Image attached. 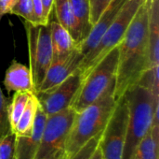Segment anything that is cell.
Returning a JSON list of instances; mask_svg holds the SVG:
<instances>
[{
    "label": "cell",
    "mask_w": 159,
    "mask_h": 159,
    "mask_svg": "<svg viewBox=\"0 0 159 159\" xmlns=\"http://www.w3.org/2000/svg\"><path fill=\"white\" fill-rule=\"evenodd\" d=\"M151 0L140 7L119 43L114 96L116 100L148 70V19Z\"/></svg>",
    "instance_id": "obj_1"
},
{
    "label": "cell",
    "mask_w": 159,
    "mask_h": 159,
    "mask_svg": "<svg viewBox=\"0 0 159 159\" xmlns=\"http://www.w3.org/2000/svg\"><path fill=\"white\" fill-rule=\"evenodd\" d=\"M124 97L129 110L126 142L122 159H131L142 139L158 123L159 96L144 83L138 82L130 86Z\"/></svg>",
    "instance_id": "obj_2"
},
{
    "label": "cell",
    "mask_w": 159,
    "mask_h": 159,
    "mask_svg": "<svg viewBox=\"0 0 159 159\" xmlns=\"http://www.w3.org/2000/svg\"><path fill=\"white\" fill-rule=\"evenodd\" d=\"M114 91L115 84L99 100L75 113L64 147V153L68 157L77 152L91 138L103 131L117 102Z\"/></svg>",
    "instance_id": "obj_3"
},
{
    "label": "cell",
    "mask_w": 159,
    "mask_h": 159,
    "mask_svg": "<svg viewBox=\"0 0 159 159\" xmlns=\"http://www.w3.org/2000/svg\"><path fill=\"white\" fill-rule=\"evenodd\" d=\"M119 45L111 50L97 65L83 75V81L71 108L79 112L99 100L115 84Z\"/></svg>",
    "instance_id": "obj_4"
},
{
    "label": "cell",
    "mask_w": 159,
    "mask_h": 159,
    "mask_svg": "<svg viewBox=\"0 0 159 159\" xmlns=\"http://www.w3.org/2000/svg\"><path fill=\"white\" fill-rule=\"evenodd\" d=\"M143 2L144 0L126 1L116 18L103 34L97 46L84 56L78 68L83 75L97 65L111 50L119 45L129 24Z\"/></svg>",
    "instance_id": "obj_5"
},
{
    "label": "cell",
    "mask_w": 159,
    "mask_h": 159,
    "mask_svg": "<svg viewBox=\"0 0 159 159\" xmlns=\"http://www.w3.org/2000/svg\"><path fill=\"white\" fill-rule=\"evenodd\" d=\"M24 27L28 42L29 68L37 93L53 59L50 28L49 23L35 25L28 22H24Z\"/></svg>",
    "instance_id": "obj_6"
},
{
    "label": "cell",
    "mask_w": 159,
    "mask_h": 159,
    "mask_svg": "<svg viewBox=\"0 0 159 159\" xmlns=\"http://www.w3.org/2000/svg\"><path fill=\"white\" fill-rule=\"evenodd\" d=\"M129 110L124 96L116 102V108L104 127L99 147L103 159H122L126 142Z\"/></svg>",
    "instance_id": "obj_7"
},
{
    "label": "cell",
    "mask_w": 159,
    "mask_h": 159,
    "mask_svg": "<svg viewBox=\"0 0 159 159\" xmlns=\"http://www.w3.org/2000/svg\"><path fill=\"white\" fill-rule=\"evenodd\" d=\"M75 112L67 108L47 118L41 143L34 159H48L60 151H64L65 143L72 128Z\"/></svg>",
    "instance_id": "obj_8"
},
{
    "label": "cell",
    "mask_w": 159,
    "mask_h": 159,
    "mask_svg": "<svg viewBox=\"0 0 159 159\" xmlns=\"http://www.w3.org/2000/svg\"><path fill=\"white\" fill-rule=\"evenodd\" d=\"M83 81L82 72L77 69L56 87L43 93H37L39 104L47 116L55 114L71 107Z\"/></svg>",
    "instance_id": "obj_9"
},
{
    "label": "cell",
    "mask_w": 159,
    "mask_h": 159,
    "mask_svg": "<svg viewBox=\"0 0 159 159\" xmlns=\"http://www.w3.org/2000/svg\"><path fill=\"white\" fill-rule=\"evenodd\" d=\"M83 58L84 55L81 53L77 46L66 57L52 62L37 90V93H43L51 90L65 81L79 68Z\"/></svg>",
    "instance_id": "obj_10"
},
{
    "label": "cell",
    "mask_w": 159,
    "mask_h": 159,
    "mask_svg": "<svg viewBox=\"0 0 159 159\" xmlns=\"http://www.w3.org/2000/svg\"><path fill=\"white\" fill-rule=\"evenodd\" d=\"M47 118V114L39 104L31 132L28 135L16 136L15 138V158L34 159L41 143Z\"/></svg>",
    "instance_id": "obj_11"
},
{
    "label": "cell",
    "mask_w": 159,
    "mask_h": 159,
    "mask_svg": "<svg viewBox=\"0 0 159 159\" xmlns=\"http://www.w3.org/2000/svg\"><path fill=\"white\" fill-rule=\"evenodd\" d=\"M126 1L127 0H112L106 9L102 12L99 20L96 22V23L92 25L88 37L81 43L77 44L81 53L84 56L97 46L103 34L116 18L118 12L120 11Z\"/></svg>",
    "instance_id": "obj_12"
},
{
    "label": "cell",
    "mask_w": 159,
    "mask_h": 159,
    "mask_svg": "<svg viewBox=\"0 0 159 159\" xmlns=\"http://www.w3.org/2000/svg\"><path fill=\"white\" fill-rule=\"evenodd\" d=\"M4 85L8 93L14 91L36 95L29 67L18 63L16 60L12 61L6 71Z\"/></svg>",
    "instance_id": "obj_13"
},
{
    "label": "cell",
    "mask_w": 159,
    "mask_h": 159,
    "mask_svg": "<svg viewBox=\"0 0 159 159\" xmlns=\"http://www.w3.org/2000/svg\"><path fill=\"white\" fill-rule=\"evenodd\" d=\"M48 23L50 28V39L53 54L52 62H54L70 54L77 47V44L70 33L56 20L49 19Z\"/></svg>",
    "instance_id": "obj_14"
},
{
    "label": "cell",
    "mask_w": 159,
    "mask_h": 159,
    "mask_svg": "<svg viewBox=\"0 0 159 159\" xmlns=\"http://www.w3.org/2000/svg\"><path fill=\"white\" fill-rule=\"evenodd\" d=\"M159 66V0H151L148 19V69Z\"/></svg>",
    "instance_id": "obj_15"
},
{
    "label": "cell",
    "mask_w": 159,
    "mask_h": 159,
    "mask_svg": "<svg viewBox=\"0 0 159 159\" xmlns=\"http://www.w3.org/2000/svg\"><path fill=\"white\" fill-rule=\"evenodd\" d=\"M53 9L55 10L56 21L70 33L75 43L79 44L80 35L70 0H54Z\"/></svg>",
    "instance_id": "obj_16"
},
{
    "label": "cell",
    "mask_w": 159,
    "mask_h": 159,
    "mask_svg": "<svg viewBox=\"0 0 159 159\" xmlns=\"http://www.w3.org/2000/svg\"><path fill=\"white\" fill-rule=\"evenodd\" d=\"M158 143L159 124L156 123L139 142L131 159H158Z\"/></svg>",
    "instance_id": "obj_17"
},
{
    "label": "cell",
    "mask_w": 159,
    "mask_h": 159,
    "mask_svg": "<svg viewBox=\"0 0 159 159\" xmlns=\"http://www.w3.org/2000/svg\"><path fill=\"white\" fill-rule=\"evenodd\" d=\"M70 3L77 23L81 43L88 37L92 27L90 22L89 0H70Z\"/></svg>",
    "instance_id": "obj_18"
},
{
    "label": "cell",
    "mask_w": 159,
    "mask_h": 159,
    "mask_svg": "<svg viewBox=\"0 0 159 159\" xmlns=\"http://www.w3.org/2000/svg\"><path fill=\"white\" fill-rule=\"evenodd\" d=\"M38 106L39 101L36 95L32 94L16 127L13 130V133L16 136H25L31 132Z\"/></svg>",
    "instance_id": "obj_19"
},
{
    "label": "cell",
    "mask_w": 159,
    "mask_h": 159,
    "mask_svg": "<svg viewBox=\"0 0 159 159\" xmlns=\"http://www.w3.org/2000/svg\"><path fill=\"white\" fill-rule=\"evenodd\" d=\"M32 94L26 92H15L11 100H9L7 106V113H8V120L11 130L13 132L14 128L16 127L27 103Z\"/></svg>",
    "instance_id": "obj_20"
},
{
    "label": "cell",
    "mask_w": 159,
    "mask_h": 159,
    "mask_svg": "<svg viewBox=\"0 0 159 159\" xmlns=\"http://www.w3.org/2000/svg\"><path fill=\"white\" fill-rule=\"evenodd\" d=\"M10 14L17 15L22 18L24 22H28L37 25L35 22L31 0H18L16 4L14 5V7H12Z\"/></svg>",
    "instance_id": "obj_21"
},
{
    "label": "cell",
    "mask_w": 159,
    "mask_h": 159,
    "mask_svg": "<svg viewBox=\"0 0 159 159\" xmlns=\"http://www.w3.org/2000/svg\"><path fill=\"white\" fill-rule=\"evenodd\" d=\"M9 99H7L2 93L0 88V139L11 132V127L8 120L7 106Z\"/></svg>",
    "instance_id": "obj_22"
},
{
    "label": "cell",
    "mask_w": 159,
    "mask_h": 159,
    "mask_svg": "<svg viewBox=\"0 0 159 159\" xmlns=\"http://www.w3.org/2000/svg\"><path fill=\"white\" fill-rule=\"evenodd\" d=\"M102 133L94 136L91 138L88 142H86L77 152H75L72 157H70L68 159H89L90 157L93 155L94 151L99 145Z\"/></svg>",
    "instance_id": "obj_23"
},
{
    "label": "cell",
    "mask_w": 159,
    "mask_h": 159,
    "mask_svg": "<svg viewBox=\"0 0 159 159\" xmlns=\"http://www.w3.org/2000/svg\"><path fill=\"white\" fill-rule=\"evenodd\" d=\"M15 138L16 135L11 131L0 139V159L15 158Z\"/></svg>",
    "instance_id": "obj_24"
},
{
    "label": "cell",
    "mask_w": 159,
    "mask_h": 159,
    "mask_svg": "<svg viewBox=\"0 0 159 159\" xmlns=\"http://www.w3.org/2000/svg\"><path fill=\"white\" fill-rule=\"evenodd\" d=\"M112 0H89V9H90V22L95 24L99 20L102 12L106 9Z\"/></svg>",
    "instance_id": "obj_25"
},
{
    "label": "cell",
    "mask_w": 159,
    "mask_h": 159,
    "mask_svg": "<svg viewBox=\"0 0 159 159\" xmlns=\"http://www.w3.org/2000/svg\"><path fill=\"white\" fill-rule=\"evenodd\" d=\"M32 5H33V9H34V14L35 18V22L37 25H43V24H48L44 19L43 15V5L41 0H31Z\"/></svg>",
    "instance_id": "obj_26"
},
{
    "label": "cell",
    "mask_w": 159,
    "mask_h": 159,
    "mask_svg": "<svg viewBox=\"0 0 159 159\" xmlns=\"http://www.w3.org/2000/svg\"><path fill=\"white\" fill-rule=\"evenodd\" d=\"M17 1L18 0H0V21L4 15L10 13Z\"/></svg>",
    "instance_id": "obj_27"
},
{
    "label": "cell",
    "mask_w": 159,
    "mask_h": 159,
    "mask_svg": "<svg viewBox=\"0 0 159 159\" xmlns=\"http://www.w3.org/2000/svg\"><path fill=\"white\" fill-rule=\"evenodd\" d=\"M42 5H43V15L44 19L47 22H48L52 10H53V5H54V0H41Z\"/></svg>",
    "instance_id": "obj_28"
},
{
    "label": "cell",
    "mask_w": 159,
    "mask_h": 159,
    "mask_svg": "<svg viewBox=\"0 0 159 159\" xmlns=\"http://www.w3.org/2000/svg\"><path fill=\"white\" fill-rule=\"evenodd\" d=\"M89 159H103V157H102V151H101L99 145H98V147L96 148V150L94 151L93 155L90 157V158Z\"/></svg>",
    "instance_id": "obj_29"
},
{
    "label": "cell",
    "mask_w": 159,
    "mask_h": 159,
    "mask_svg": "<svg viewBox=\"0 0 159 159\" xmlns=\"http://www.w3.org/2000/svg\"><path fill=\"white\" fill-rule=\"evenodd\" d=\"M63 153H64V151H60L59 153H57L56 155H54L53 157H49V158L48 159H59L63 155Z\"/></svg>",
    "instance_id": "obj_30"
},
{
    "label": "cell",
    "mask_w": 159,
    "mask_h": 159,
    "mask_svg": "<svg viewBox=\"0 0 159 159\" xmlns=\"http://www.w3.org/2000/svg\"><path fill=\"white\" fill-rule=\"evenodd\" d=\"M68 158H69V157L65 155V153H63V155H62V156H61V157L59 159H68Z\"/></svg>",
    "instance_id": "obj_31"
}]
</instances>
